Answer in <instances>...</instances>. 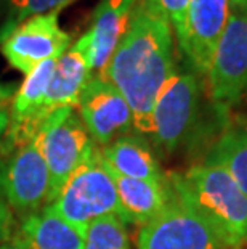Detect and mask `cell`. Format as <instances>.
I'll list each match as a JSON object with an SVG mask.
<instances>
[{"mask_svg":"<svg viewBox=\"0 0 247 249\" xmlns=\"http://www.w3.org/2000/svg\"><path fill=\"white\" fill-rule=\"evenodd\" d=\"M204 162L222 167L247 193V127H228L212 145Z\"/></svg>","mask_w":247,"mask_h":249,"instance_id":"17","label":"cell"},{"mask_svg":"<svg viewBox=\"0 0 247 249\" xmlns=\"http://www.w3.org/2000/svg\"><path fill=\"white\" fill-rule=\"evenodd\" d=\"M77 0H2L7 7V18L0 26V42L23 21L47 13H60L63 8L69 7Z\"/></svg>","mask_w":247,"mask_h":249,"instance_id":"18","label":"cell"},{"mask_svg":"<svg viewBox=\"0 0 247 249\" xmlns=\"http://www.w3.org/2000/svg\"><path fill=\"white\" fill-rule=\"evenodd\" d=\"M42 153L50 172V203L63 185L97 145L79 118L76 108L58 109L39 130Z\"/></svg>","mask_w":247,"mask_h":249,"instance_id":"8","label":"cell"},{"mask_svg":"<svg viewBox=\"0 0 247 249\" xmlns=\"http://www.w3.org/2000/svg\"><path fill=\"white\" fill-rule=\"evenodd\" d=\"M209 97L218 114L247 98V10L230 7V17L207 72Z\"/></svg>","mask_w":247,"mask_h":249,"instance_id":"6","label":"cell"},{"mask_svg":"<svg viewBox=\"0 0 247 249\" xmlns=\"http://www.w3.org/2000/svg\"><path fill=\"white\" fill-rule=\"evenodd\" d=\"M201 82L193 71H175L162 86L151 113L148 137L162 155H170L191 132L201 107Z\"/></svg>","mask_w":247,"mask_h":249,"instance_id":"5","label":"cell"},{"mask_svg":"<svg viewBox=\"0 0 247 249\" xmlns=\"http://www.w3.org/2000/svg\"><path fill=\"white\" fill-rule=\"evenodd\" d=\"M90 53L92 36L87 31L56 60L53 77L44 103L47 119L58 109L77 107L79 97L93 74Z\"/></svg>","mask_w":247,"mask_h":249,"instance_id":"12","label":"cell"},{"mask_svg":"<svg viewBox=\"0 0 247 249\" xmlns=\"http://www.w3.org/2000/svg\"><path fill=\"white\" fill-rule=\"evenodd\" d=\"M178 70L175 37L157 0H138L129 26L99 76L124 95L133 129L148 137L151 113L162 86Z\"/></svg>","mask_w":247,"mask_h":249,"instance_id":"1","label":"cell"},{"mask_svg":"<svg viewBox=\"0 0 247 249\" xmlns=\"http://www.w3.org/2000/svg\"><path fill=\"white\" fill-rule=\"evenodd\" d=\"M170 182L207 217L227 249L247 246V193L222 167L194 164Z\"/></svg>","mask_w":247,"mask_h":249,"instance_id":"2","label":"cell"},{"mask_svg":"<svg viewBox=\"0 0 247 249\" xmlns=\"http://www.w3.org/2000/svg\"><path fill=\"white\" fill-rule=\"evenodd\" d=\"M230 7L236 10H247V0H230Z\"/></svg>","mask_w":247,"mask_h":249,"instance_id":"24","label":"cell"},{"mask_svg":"<svg viewBox=\"0 0 247 249\" xmlns=\"http://www.w3.org/2000/svg\"><path fill=\"white\" fill-rule=\"evenodd\" d=\"M58 17L60 13L53 12L26 19L0 42L3 58L24 77L44 61L60 58L71 47V36L63 31Z\"/></svg>","mask_w":247,"mask_h":249,"instance_id":"9","label":"cell"},{"mask_svg":"<svg viewBox=\"0 0 247 249\" xmlns=\"http://www.w3.org/2000/svg\"><path fill=\"white\" fill-rule=\"evenodd\" d=\"M157 2L169 19L178 50L183 55L186 47V19L191 0H157Z\"/></svg>","mask_w":247,"mask_h":249,"instance_id":"20","label":"cell"},{"mask_svg":"<svg viewBox=\"0 0 247 249\" xmlns=\"http://www.w3.org/2000/svg\"><path fill=\"white\" fill-rule=\"evenodd\" d=\"M49 206L61 219L82 230L101 217L120 214L114 177L101 146L92 148Z\"/></svg>","mask_w":247,"mask_h":249,"instance_id":"3","label":"cell"},{"mask_svg":"<svg viewBox=\"0 0 247 249\" xmlns=\"http://www.w3.org/2000/svg\"><path fill=\"white\" fill-rule=\"evenodd\" d=\"M0 156V196L10 209L26 215L50 204L51 182L40 135L24 145L2 151Z\"/></svg>","mask_w":247,"mask_h":249,"instance_id":"7","label":"cell"},{"mask_svg":"<svg viewBox=\"0 0 247 249\" xmlns=\"http://www.w3.org/2000/svg\"><path fill=\"white\" fill-rule=\"evenodd\" d=\"M12 229H13V214L5 199L0 196V246L5 245L12 238Z\"/></svg>","mask_w":247,"mask_h":249,"instance_id":"21","label":"cell"},{"mask_svg":"<svg viewBox=\"0 0 247 249\" xmlns=\"http://www.w3.org/2000/svg\"><path fill=\"white\" fill-rule=\"evenodd\" d=\"M16 87L13 84H5V82H0V108H5L10 100H13L15 93H16Z\"/></svg>","mask_w":247,"mask_h":249,"instance_id":"22","label":"cell"},{"mask_svg":"<svg viewBox=\"0 0 247 249\" xmlns=\"http://www.w3.org/2000/svg\"><path fill=\"white\" fill-rule=\"evenodd\" d=\"M230 17V0H191L183 58L198 76L206 77Z\"/></svg>","mask_w":247,"mask_h":249,"instance_id":"11","label":"cell"},{"mask_svg":"<svg viewBox=\"0 0 247 249\" xmlns=\"http://www.w3.org/2000/svg\"><path fill=\"white\" fill-rule=\"evenodd\" d=\"M170 183V198L149 222L141 225L138 249H227L222 238L186 195Z\"/></svg>","mask_w":247,"mask_h":249,"instance_id":"4","label":"cell"},{"mask_svg":"<svg viewBox=\"0 0 247 249\" xmlns=\"http://www.w3.org/2000/svg\"><path fill=\"white\" fill-rule=\"evenodd\" d=\"M83 249H130L125 222L119 215H106L92 222Z\"/></svg>","mask_w":247,"mask_h":249,"instance_id":"19","label":"cell"},{"mask_svg":"<svg viewBox=\"0 0 247 249\" xmlns=\"http://www.w3.org/2000/svg\"><path fill=\"white\" fill-rule=\"evenodd\" d=\"M113 172V171H111ZM119 199V217L125 224L145 225L170 198V183L117 176L113 172Z\"/></svg>","mask_w":247,"mask_h":249,"instance_id":"15","label":"cell"},{"mask_svg":"<svg viewBox=\"0 0 247 249\" xmlns=\"http://www.w3.org/2000/svg\"><path fill=\"white\" fill-rule=\"evenodd\" d=\"M138 0H99L92 13L88 33L92 36V70L99 74L114 53L129 26Z\"/></svg>","mask_w":247,"mask_h":249,"instance_id":"13","label":"cell"},{"mask_svg":"<svg viewBox=\"0 0 247 249\" xmlns=\"http://www.w3.org/2000/svg\"><path fill=\"white\" fill-rule=\"evenodd\" d=\"M103 158L117 176L164 182L159 161L141 135H122L101 148Z\"/></svg>","mask_w":247,"mask_h":249,"instance_id":"16","label":"cell"},{"mask_svg":"<svg viewBox=\"0 0 247 249\" xmlns=\"http://www.w3.org/2000/svg\"><path fill=\"white\" fill-rule=\"evenodd\" d=\"M0 249H23V248H21V246H18L16 245V243H8V245H7V243H5V245H2V246H0Z\"/></svg>","mask_w":247,"mask_h":249,"instance_id":"25","label":"cell"},{"mask_svg":"<svg viewBox=\"0 0 247 249\" xmlns=\"http://www.w3.org/2000/svg\"><path fill=\"white\" fill-rule=\"evenodd\" d=\"M8 123H10V111L7 108H0V142H2L5 132H7Z\"/></svg>","mask_w":247,"mask_h":249,"instance_id":"23","label":"cell"},{"mask_svg":"<svg viewBox=\"0 0 247 249\" xmlns=\"http://www.w3.org/2000/svg\"><path fill=\"white\" fill-rule=\"evenodd\" d=\"M77 114L98 146H106L133 129L127 100L111 82L92 74L77 102Z\"/></svg>","mask_w":247,"mask_h":249,"instance_id":"10","label":"cell"},{"mask_svg":"<svg viewBox=\"0 0 247 249\" xmlns=\"http://www.w3.org/2000/svg\"><path fill=\"white\" fill-rule=\"evenodd\" d=\"M85 233L45 206L24 217L13 243L23 249H83Z\"/></svg>","mask_w":247,"mask_h":249,"instance_id":"14","label":"cell"}]
</instances>
